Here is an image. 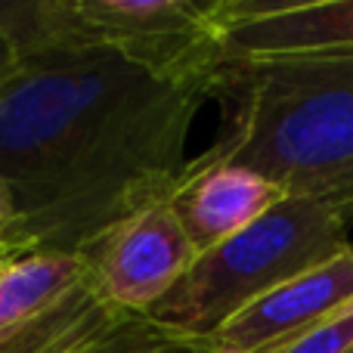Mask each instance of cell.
<instances>
[{"mask_svg": "<svg viewBox=\"0 0 353 353\" xmlns=\"http://www.w3.org/2000/svg\"><path fill=\"white\" fill-rule=\"evenodd\" d=\"M211 97L214 81L161 78L105 50H19L16 78L0 90V176L16 199L0 254H78L165 201Z\"/></svg>", "mask_w": 353, "mask_h": 353, "instance_id": "cell-1", "label": "cell"}, {"mask_svg": "<svg viewBox=\"0 0 353 353\" xmlns=\"http://www.w3.org/2000/svg\"><path fill=\"white\" fill-rule=\"evenodd\" d=\"M220 134L205 161H236L288 195L353 214V53L307 59H226L214 84Z\"/></svg>", "mask_w": 353, "mask_h": 353, "instance_id": "cell-2", "label": "cell"}, {"mask_svg": "<svg viewBox=\"0 0 353 353\" xmlns=\"http://www.w3.org/2000/svg\"><path fill=\"white\" fill-rule=\"evenodd\" d=\"M347 248V214L341 208L325 199L288 195L248 230L195 257L149 316L171 332L211 341L257 298Z\"/></svg>", "mask_w": 353, "mask_h": 353, "instance_id": "cell-3", "label": "cell"}, {"mask_svg": "<svg viewBox=\"0 0 353 353\" xmlns=\"http://www.w3.org/2000/svg\"><path fill=\"white\" fill-rule=\"evenodd\" d=\"M19 50H105L171 81H214L226 62L211 3L189 0H28L0 3Z\"/></svg>", "mask_w": 353, "mask_h": 353, "instance_id": "cell-4", "label": "cell"}, {"mask_svg": "<svg viewBox=\"0 0 353 353\" xmlns=\"http://www.w3.org/2000/svg\"><path fill=\"white\" fill-rule=\"evenodd\" d=\"M87 285L112 307L149 313L189 273L199 251L165 201L140 208L78 251Z\"/></svg>", "mask_w": 353, "mask_h": 353, "instance_id": "cell-5", "label": "cell"}, {"mask_svg": "<svg viewBox=\"0 0 353 353\" xmlns=\"http://www.w3.org/2000/svg\"><path fill=\"white\" fill-rule=\"evenodd\" d=\"M211 10L232 62L353 53V0H217Z\"/></svg>", "mask_w": 353, "mask_h": 353, "instance_id": "cell-6", "label": "cell"}, {"mask_svg": "<svg viewBox=\"0 0 353 353\" xmlns=\"http://www.w3.org/2000/svg\"><path fill=\"white\" fill-rule=\"evenodd\" d=\"M0 353H217L211 341L159 325L149 313L112 307L81 285L22 341Z\"/></svg>", "mask_w": 353, "mask_h": 353, "instance_id": "cell-7", "label": "cell"}, {"mask_svg": "<svg viewBox=\"0 0 353 353\" xmlns=\"http://www.w3.org/2000/svg\"><path fill=\"white\" fill-rule=\"evenodd\" d=\"M347 304H353V245L248 304L211 338V344L217 353H270Z\"/></svg>", "mask_w": 353, "mask_h": 353, "instance_id": "cell-8", "label": "cell"}, {"mask_svg": "<svg viewBox=\"0 0 353 353\" xmlns=\"http://www.w3.org/2000/svg\"><path fill=\"white\" fill-rule=\"evenodd\" d=\"M288 192L267 174L236 161L189 159L168 205L199 254L239 236L273 211Z\"/></svg>", "mask_w": 353, "mask_h": 353, "instance_id": "cell-9", "label": "cell"}, {"mask_svg": "<svg viewBox=\"0 0 353 353\" xmlns=\"http://www.w3.org/2000/svg\"><path fill=\"white\" fill-rule=\"evenodd\" d=\"M84 282L87 267L81 254L37 251L10 261L0 273V350L22 341Z\"/></svg>", "mask_w": 353, "mask_h": 353, "instance_id": "cell-10", "label": "cell"}, {"mask_svg": "<svg viewBox=\"0 0 353 353\" xmlns=\"http://www.w3.org/2000/svg\"><path fill=\"white\" fill-rule=\"evenodd\" d=\"M270 353H353V304Z\"/></svg>", "mask_w": 353, "mask_h": 353, "instance_id": "cell-11", "label": "cell"}, {"mask_svg": "<svg viewBox=\"0 0 353 353\" xmlns=\"http://www.w3.org/2000/svg\"><path fill=\"white\" fill-rule=\"evenodd\" d=\"M16 72H19L16 43H12V37L6 34V28L0 25V90H3L12 78H16Z\"/></svg>", "mask_w": 353, "mask_h": 353, "instance_id": "cell-12", "label": "cell"}, {"mask_svg": "<svg viewBox=\"0 0 353 353\" xmlns=\"http://www.w3.org/2000/svg\"><path fill=\"white\" fill-rule=\"evenodd\" d=\"M12 220H16V199H12L10 183L0 176V232H3Z\"/></svg>", "mask_w": 353, "mask_h": 353, "instance_id": "cell-13", "label": "cell"}, {"mask_svg": "<svg viewBox=\"0 0 353 353\" xmlns=\"http://www.w3.org/2000/svg\"><path fill=\"white\" fill-rule=\"evenodd\" d=\"M6 267H10V257H6V254H0V273H3Z\"/></svg>", "mask_w": 353, "mask_h": 353, "instance_id": "cell-14", "label": "cell"}]
</instances>
